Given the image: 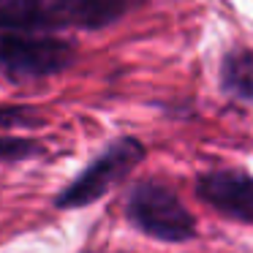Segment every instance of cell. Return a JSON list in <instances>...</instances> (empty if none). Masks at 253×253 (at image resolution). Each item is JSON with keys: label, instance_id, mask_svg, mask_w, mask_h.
<instances>
[{"label": "cell", "instance_id": "2", "mask_svg": "<svg viewBox=\"0 0 253 253\" xmlns=\"http://www.w3.org/2000/svg\"><path fill=\"white\" fill-rule=\"evenodd\" d=\"M126 218L136 231L166 245H185L196 240L199 226L177 191L158 177L139 180L128 188Z\"/></svg>", "mask_w": 253, "mask_h": 253}, {"label": "cell", "instance_id": "1", "mask_svg": "<svg viewBox=\"0 0 253 253\" xmlns=\"http://www.w3.org/2000/svg\"><path fill=\"white\" fill-rule=\"evenodd\" d=\"M131 8V0H0V30L52 36L57 30H104Z\"/></svg>", "mask_w": 253, "mask_h": 253}, {"label": "cell", "instance_id": "5", "mask_svg": "<svg viewBox=\"0 0 253 253\" xmlns=\"http://www.w3.org/2000/svg\"><path fill=\"white\" fill-rule=\"evenodd\" d=\"M196 196L223 218L253 226V174L245 169H210L196 177Z\"/></svg>", "mask_w": 253, "mask_h": 253}, {"label": "cell", "instance_id": "4", "mask_svg": "<svg viewBox=\"0 0 253 253\" xmlns=\"http://www.w3.org/2000/svg\"><path fill=\"white\" fill-rule=\"evenodd\" d=\"M77 63V44L52 33L0 30V77L11 84L39 82L68 71Z\"/></svg>", "mask_w": 253, "mask_h": 253}, {"label": "cell", "instance_id": "7", "mask_svg": "<svg viewBox=\"0 0 253 253\" xmlns=\"http://www.w3.org/2000/svg\"><path fill=\"white\" fill-rule=\"evenodd\" d=\"M44 115L28 104H0V131H28L44 126Z\"/></svg>", "mask_w": 253, "mask_h": 253}, {"label": "cell", "instance_id": "8", "mask_svg": "<svg viewBox=\"0 0 253 253\" xmlns=\"http://www.w3.org/2000/svg\"><path fill=\"white\" fill-rule=\"evenodd\" d=\"M44 155V144L30 136H8L0 133V164H19Z\"/></svg>", "mask_w": 253, "mask_h": 253}, {"label": "cell", "instance_id": "3", "mask_svg": "<svg viewBox=\"0 0 253 253\" xmlns=\"http://www.w3.org/2000/svg\"><path fill=\"white\" fill-rule=\"evenodd\" d=\"M147 147L136 136H117L109 142L66 188L55 193L52 204L57 210H82L104 199L115 185H120L144 161Z\"/></svg>", "mask_w": 253, "mask_h": 253}, {"label": "cell", "instance_id": "6", "mask_svg": "<svg viewBox=\"0 0 253 253\" xmlns=\"http://www.w3.org/2000/svg\"><path fill=\"white\" fill-rule=\"evenodd\" d=\"M220 93L234 101L253 104V49L240 46L223 55L220 60Z\"/></svg>", "mask_w": 253, "mask_h": 253}]
</instances>
